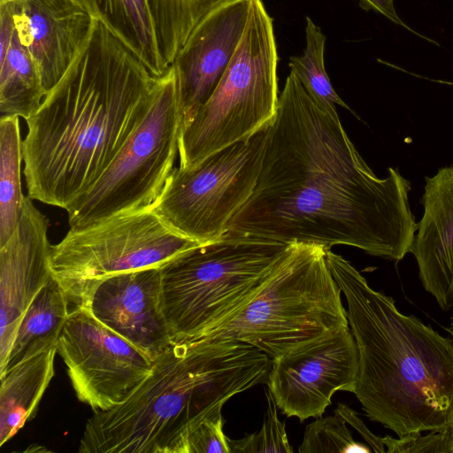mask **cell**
<instances>
[{"label": "cell", "instance_id": "obj_11", "mask_svg": "<svg viewBox=\"0 0 453 453\" xmlns=\"http://www.w3.org/2000/svg\"><path fill=\"white\" fill-rule=\"evenodd\" d=\"M56 347L77 398L95 412L122 403L154 362L81 306L69 312Z\"/></svg>", "mask_w": 453, "mask_h": 453}, {"label": "cell", "instance_id": "obj_21", "mask_svg": "<svg viewBox=\"0 0 453 453\" xmlns=\"http://www.w3.org/2000/svg\"><path fill=\"white\" fill-rule=\"evenodd\" d=\"M69 298L51 275L25 311L0 375L24 359L57 345L69 315Z\"/></svg>", "mask_w": 453, "mask_h": 453}, {"label": "cell", "instance_id": "obj_27", "mask_svg": "<svg viewBox=\"0 0 453 453\" xmlns=\"http://www.w3.org/2000/svg\"><path fill=\"white\" fill-rule=\"evenodd\" d=\"M381 439L389 453H453L451 428L429 431L425 435L415 433L397 438L386 435Z\"/></svg>", "mask_w": 453, "mask_h": 453}, {"label": "cell", "instance_id": "obj_7", "mask_svg": "<svg viewBox=\"0 0 453 453\" xmlns=\"http://www.w3.org/2000/svg\"><path fill=\"white\" fill-rule=\"evenodd\" d=\"M273 19L250 0L239 45L210 98L181 126L180 166L192 165L267 126L278 106Z\"/></svg>", "mask_w": 453, "mask_h": 453}, {"label": "cell", "instance_id": "obj_3", "mask_svg": "<svg viewBox=\"0 0 453 453\" xmlns=\"http://www.w3.org/2000/svg\"><path fill=\"white\" fill-rule=\"evenodd\" d=\"M327 265L347 303L358 350L354 394L366 417L396 436L453 426V340L392 296L373 289L343 257L326 249Z\"/></svg>", "mask_w": 453, "mask_h": 453}, {"label": "cell", "instance_id": "obj_22", "mask_svg": "<svg viewBox=\"0 0 453 453\" xmlns=\"http://www.w3.org/2000/svg\"><path fill=\"white\" fill-rule=\"evenodd\" d=\"M23 140L17 116L2 115L0 120V246L13 233L25 197L21 185Z\"/></svg>", "mask_w": 453, "mask_h": 453}, {"label": "cell", "instance_id": "obj_13", "mask_svg": "<svg viewBox=\"0 0 453 453\" xmlns=\"http://www.w3.org/2000/svg\"><path fill=\"white\" fill-rule=\"evenodd\" d=\"M76 306L153 361L172 345L161 310L159 266L105 278L88 289Z\"/></svg>", "mask_w": 453, "mask_h": 453}, {"label": "cell", "instance_id": "obj_14", "mask_svg": "<svg viewBox=\"0 0 453 453\" xmlns=\"http://www.w3.org/2000/svg\"><path fill=\"white\" fill-rule=\"evenodd\" d=\"M48 227V218L26 196L13 233L0 246V371L25 311L52 275Z\"/></svg>", "mask_w": 453, "mask_h": 453}, {"label": "cell", "instance_id": "obj_17", "mask_svg": "<svg viewBox=\"0 0 453 453\" xmlns=\"http://www.w3.org/2000/svg\"><path fill=\"white\" fill-rule=\"evenodd\" d=\"M424 212L410 252L424 289L448 311L453 309V165L426 177Z\"/></svg>", "mask_w": 453, "mask_h": 453}, {"label": "cell", "instance_id": "obj_1", "mask_svg": "<svg viewBox=\"0 0 453 453\" xmlns=\"http://www.w3.org/2000/svg\"><path fill=\"white\" fill-rule=\"evenodd\" d=\"M388 172L376 176L336 108L290 72L267 126L257 184L226 234L325 249L347 245L400 261L418 223L409 203L411 182L395 168Z\"/></svg>", "mask_w": 453, "mask_h": 453}, {"label": "cell", "instance_id": "obj_10", "mask_svg": "<svg viewBox=\"0 0 453 453\" xmlns=\"http://www.w3.org/2000/svg\"><path fill=\"white\" fill-rule=\"evenodd\" d=\"M199 242L170 228L151 208L70 228L52 245L51 274L77 305L100 280L127 272L160 266Z\"/></svg>", "mask_w": 453, "mask_h": 453}, {"label": "cell", "instance_id": "obj_23", "mask_svg": "<svg viewBox=\"0 0 453 453\" xmlns=\"http://www.w3.org/2000/svg\"><path fill=\"white\" fill-rule=\"evenodd\" d=\"M230 0H147L160 54L170 67L197 25Z\"/></svg>", "mask_w": 453, "mask_h": 453}, {"label": "cell", "instance_id": "obj_5", "mask_svg": "<svg viewBox=\"0 0 453 453\" xmlns=\"http://www.w3.org/2000/svg\"><path fill=\"white\" fill-rule=\"evenodd\" d=\"M290 244L225 234L159 266L172 344L205 337L261 288Z\"/></svg>", "mask_w": 453, "mask_h": 453}, {"label": "cell", "instance_id": "obj_18", "mask_svg": "<svg viewBox=\"0 0 453 453\" xmlns=\"http://www.w3.org/2000/svg\"><path fill=\"white\" fill-rule=\"evenodd\" d=\"M45 96L37 67L16 30L13 3H0V111L26 120Z\"/></svg>", "mask_w": 453, "mask_h": 453}, {"label": "cell", "instance_id": "obj_4", "mask_svg": "<svg viewBox=\"0 0 453 453\" xmlns=\"http://www.w3.org/2000/svg\"><path fill=\"white\" fill-rule=\"evenodd\" d=\"M272 358L214 338L172 344L119 405L85 425L80 453H184L188 437L234 395L266 382Z\"/></svg>", "mask_w": 453, "mask_h": 453}, {"label": "cell", "instance_id": "obj_19", "mask_svg": "<svg viewBox=\"0 0 453 453\" xmlns=\"http://www.w3.org/2000/svg\"><path fill=\"white\" fill-rule=\"evenodd\" d=\"M57 352L56 346L43 349L0 375V446L35 414L54 376Z\"/></svg>", "mask_w": 453, "mask_h": 453}, {"label": "cell", "instance_id": "obj_24", "mask_svg": "<svg viewBox=\"0 0 453 453\" xmlns=\"http://www.w3.org/2000/svg\"><path fill=\"white\" fill-rule=\"evenodd\" d=\"M306 45L301 56L289 58V69L307 91L320 101L335 107H349L334 89L324 62L326 35L310 17H306Z\"/></svg>", "mask_w": 453, "mask_h": 453}, {"label": "cell", "instance_id": "obj_6", "mask_svg": "<svg viewBox=\"0 0 453 453\" xmlns=\"http://www.w3.org/2000/svg\"><path fill=\"white\" fill-rule=\"evenodd\" d=\"M347 326L326 249L294 243L258 292L205 337L245 342L273 359Z\"/></svg>", "mask_w": 453, "mask_h": 453}, {"label": "cell", "instance_id": "obj_15", "mask_svg": "<svg viewBox=\"0 0 453 453\" xmlns=\"http://www.w3.org/2000/svg\"><path fill=\"white\" fill-rule=\"evenodd\" d=\"M250 0H230L194 29L171 66L179 89L182 125L210 98L243 35Z\"/></svg>", "mask_w": 453, "mask_h": 453}, {"label": "cell", "instance_id": "obj_32", "mask_svg": "<svg viewBox=\"0 0 453 453\" xmlns=\"http://www.w3.org/2000/svg\"><path fill=\"white\" fill-rule=\"evenodd\" d=\"M9 1H13V0H0V3H4V2H9Z\"/></svg>", "mask_w": 453, "mask_h": 453}, {"label": "cell", "instance_id": "obj_28", "mask_svg": "<svg viewBox=\"0 0 453 453\" xmlns=\"http://www.w3.org/2000/svg\"><path fill=\"white\" fill-rule=\"evenodd\" d=\"M222 411L203 419L187 439L184 453H231Z\"/></svg>", "mask_w": 453, "mask_h": 453}, {"label": "cell", "instance_id": "obj_31", "mask_svg": "<svg viewBox=\"0 0 453 453\" xmlns=\"http://www.w3.org/2000/svg\"><path fill=\"white\" fill-rule=\"evenodd\" d=\"M448 331L453 340V317L451 318V322H450L449 326L448 327Z\"/></svg>", "mask_w": 453, "mask_h": 453}, {"label": "cell", "instance_id": "obj_8", "mask_svg": "<svg viewBox=\"0 0 453 453\" xmlns=\"http://www.w3.org/2000/svg\"><path fill=\"white\" fill-rule=\"evenodd\" d=\"M182 126L173 66L155 79L144 116L96 181L65 209L70 228L150 208L173 170Z\"/></svg>", "mask_w": 453, "mask_h": 453}, {"label": "cell", "instance_id": "obj_9", "mask_svg": "<svg viewBox=\"0 0 453 453\" xmlns=\"http://www.w3.org/2000/svg\"><path fill=\"white\" fill-rule=\"evenodd\" d=\"M267 126L192 165L174 167L150 208L200 244L220 239L255 188Z\"/></svg>", "mask_w": 453, "mask_h": 453}, {"label": "cell", "instance_id": "obj_16", "mask_svg": "<svg viewBox=\"0 0 453 453\" xmlns=\"http://www.w3.org/2000/svg\"><path fill=\"white\" fill-rule=\"evenodd\" d=\"M16 30L45 93L63 78L87 44L93 19L76 0H13Z\"/></svg>", "mask_w": 453, "mask_h": 453}, {"label": "cell", "instance_id": "obj_30", "mask_svg": "<svg viewBox=\"0 0 453 453\" xmlns=\"http://www.w3.org/2000/svg\"><path fill=\"white\" fill-rule=\"evenodd\" d=\"M359 5L365 11L372 10L377 12L393 23L408 28L398 16L395 8L394 0H359Z\"/></svg>", "mask_w": 453, "mask_h": 453}, {"label": "cell", "instance_id": "obj_12", "mask_svg": "<svg viewBox=\"0 0 453 453\" xmlns=\"http://www.w3.org/2000/svg\"><path fill=\"white\" fill-rule=\"evenodd\" d=\"M358 350L349 326L272 359L266 384L278 408L301 422L320 418L337 391L354 393Z\"/></svg>", "mask_w": 453, "mask_h": 453}, {"label": "cell", "instance_id": "obj_20", "mask_svg": "<svg viewBox=\"0 0 453 453\" xmlns=\"http://www.w3.org/2000/svg\"><path fill=\"white\" fill-rule=\"evenodd\" d=\"M76 1L133 50L153 78H160L168 71L170 67L158 49L147 0Z\"/></svg>", "mask_w": 453, "mask_h": 453}, {"label": "cell", "instance_id": "obj_29", "mask_svg": "<svg viewBox=\"0 0 453 453\" xmlns=\"http://www.w3.org/2000/svg\"><path fill=\"white\" fill-rule=\"evenodd\" d=\"M334 413L338 414L346 423L349 424L360 436L366 441L372 451L383 453L386 448L382 442L381 437L372 434L358 418L357 412L348 405L339 403L334 410Z\"/></svg>", "mask_w": 453, "mask_h": 453}, {"label": "cell", "instance_id": "obj_25", "mask_svg": "<svg viewBox=\"0 0 453 453\" xmlns=\"http://www.w3.org/2000/svg\"><path fill=\"white\" fill-rule=\"evenodd\" d=\"M300 453L370 452L371 449L357 442L346 422L336 413L318 418L307 426Z\"/></svg>", "mask_w": 453, "mask_h": 453}, {"label": "cell", "instance_id": "obj_2", "mask_svg": "<svg viewBox=\"0 0 453 453\" xmlns=\"http://www.w3.org/2000/svg\"><path fill=\"white\" fill-rule=\"evenodd\" d=\"M154 83L138 56L95 19L83 50L26 119L27 196L65 210L86 192L144 116Z\"/></svg>", "mask_w": 453, "mask_h": 453}, {"label": "cell", "instance_id": "obj_33", "mask_svg": "<svg viewBox=\"0 0 453 453\" xmlns=\"http://www.w3.org/2000/svg\"><path fill=\"white\" fill-rule=\"evenodd\" d=\"M451 432H452V441H453V426L451 427Z\"/></svg>", "mask_w": 453, "mask_h": 453}, {"label": "cell", "instance_id": "obj_26", "mask_svg": "<svg viewBox=\"0 0 453 453\" xmlns=\"http://www.w3.org/2000/svg\"><path fill=\"white\" fill-rule=\"evenodd\" d=\"M267 407L261 429L242 439L227 438L231 453H292L285 423L278 418L276 402L269 389L265 391Z\"/></svg>", "mask_w": 453, "mask_h": 453}]
</instances>
